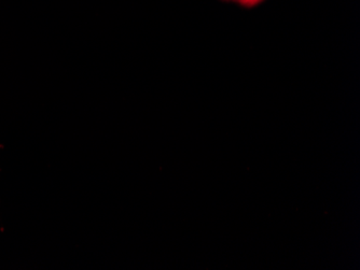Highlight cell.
I'll return each mask as SVG.
<instances>
[{
	"label": "cell",
	"instance_id": "obj_1",
	"mask_svg": "<svg viewBox=\"0 0 360 270\" xmlns=\"http://www.w3.org/2000/svg\"><path fill=\"white\" fill-rule=\"evenodd\" d=\"M238 3L240 4V6L246 8H252L255 6L259 5V4L262 3L264 0H238Z\"/></svg>",
	"mask_w": 360,
	"mask_h": 270
},
{
	"label": "cell",
	"instance_id": "obj_2",
	"mask_svg": "<svg viewBox=\"0 0 360 270\" xmlns=\"http://www.w3.org/2000/svg\"><path fill=\"white\" fill-rule=\"evenodd\" d=\"M226 1H238V0H226Z\"/></svg>",
	"mask_w": 360,
	"mask_h": 270
}]
</instances>
